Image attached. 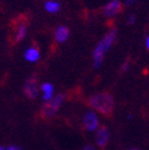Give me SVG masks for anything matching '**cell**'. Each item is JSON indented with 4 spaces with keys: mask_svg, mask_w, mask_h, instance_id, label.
I'll return each instance as SVG.
<instances>
[{
    "mask_svg": "<svg viewBox=\"0 0 149 150\" xmlns=\"http://www.w3.org/2000/svg\"><path fill=\"white\" fill-rule=\"evenodd\" d=\"M83 126L86 130L92 132L99 128V120L94 112H87L83 117Z\"/></svg>",
    "mask_w": 149,
    "mask_h": 150,
    "instance_id": "5b68a950",
    "label": "cell"
},
{
    "mask_svg": "<svg viewBox=\"0 0 149 150\" xmlns=\"http://www.w3.org/2000/svg\"><path fill=\"white\" fill-rule=\"evenodd\" d=\"M26 33H27L26 23H18L17 27H16V30H15V40H16V42L21 40L26 36Z\"/></svg>",
    "mask_w": 149,
    "mask_h": 150,
    "instance_id": "8fae6325",
    "label": "cell"
},
{
    "mask_svg": "<svg viewBox=\"0 0 149 150\" xmlns=\"http://www.w3.org/2000/svg\"><path fill=\"white\" fill-rule=\"evenodd\" d=\"M6 150H20V148L17 147V146H14V145H12V146L6 147Z\"/></svg>",
    "mask_w": 149,
    "mask_h": 150,
    "instance_id": "5bb4252c",
    "label": "cell"
},
{
    "mask_svg": "<svg viewBox=\"0 0 149 150\" xmlns=\"http://www.w3.org/2000/svg\"><path fill=\"white\" fill-rule=\"evenodd\" d=\"M115 38H116V30L115 29L110 30V31L103 36L102 40L97 44V46L95 47L94 52H93V60H94L95 68L100 67L106 51L111 48L113 43H114Z\"/></svg>",
    "mask_w": 149,
    "mask_h": 150,
    "instance_id": "6da1fadb",
    "label": "cell"
},
{
    "mask_svg": "<svg viewBox=\"0 0 149 150\" xmlns=\"http://www.w3.org/2000/svg\"><path fill=\"white\" fill-rule=\"evenodd\" d=\"M63 100H64V95L60 94V95L53 97L51 100L47 101L46 104L44 105L43 110H42V115L47 119L52 118L55 115V113L59 111Z\"/></svg>",
    "mask_w": 149,
    "mask_h": 150,
    "instance_id": "3957f363",
    "label": "cell"
},
{
    "mask_svg": "<svg viewBox=\"0 0 149 150\" xmlns=\"http://www.w3.org/2000/svg\"><path fill=\"white\" fill-rule=\"evenodd\" d=\"M0 150H6V147L2 146V145H0Z\"/></svg>",
    "mask_w": 149,
    "mask_h": 150,
    "instance_id": "ac0fdd59",
    "label": "cell"
},
{
    "mask_svg": "<svg viewBox=\"0 0 149 150\" xmlns=\"http://www.w3.org/2000/svg\"><path fill=\"white\" fill-rule=\"evenodd\" d=\"M25 59H26L28 62H31V63H34L40 60V50L37 49L36 47H29L28 49L25 51Z\"/></svg>",
    "mask_w": 149,
    "mask_h": 150,
    "instance_id": "30bf717a",
    "label": "cell"
},
{
    "mask_svg": "<svg viewBox=\"0 0 149 150\" xmlns=\"http://www.w3.org/2000/svg\"><path fill=\"white\" fill-rule=\"evenodd\" d=\"M40 91L43 93V100L45 102L51 100L53 98V93H55V87L51 83L45 82L40 85Z\"/></svg>",
    "mask_w": 149,
    "mask_h": 150,
    "instance_id": "9c48e42d",
    "label": "cell"
},
{
    "mask_svg": "<svg viewBox=\"0 0 149 150\" xmlns=\"http://www.w3.org/2000/svg\"><path fill=\"white\" fill-rule=\"evenodd\" d=\"M89 103L93 109L104 115L111 114L114 109V99L109 93H99L91 96Z\"/></svg>",
    "mask_w": 149,
    "mask_h": 150,
    "instance_id": "7a4b0ae2",
    "label": "cell"
},
{
    "mask_svg": "<svg viewBox=\"0 0 149 150\" xmlns=\"http://www.w3.org/2000/svg\"><path fill=\"white\" fill-rule=\"evenodd\" d=\"M110 139V132L106 127H102L98 129L97 135H96V143L99 147H104L109 143Z\"/></svg>",
    "mask_w": 149,
    "mask_h": 150,
    "instance_id": "52a82bcc",
    "label": "cell"
},
{
    "mask_svg": "<svg viewBox=\"0 0 149 150\" xmlns=\"http://www.w3.org/2000/svg\"><path fill=\"white\" fill-rule=\"evenodd\" d=\"M135 1H138V0H127V3H128V4H131V3L135 2Z\"/></svg>",
    "mask_w": 149,
    "mask_h": 150,
    "instance_id": "e0dca14e",
    "label": "cell"
},
{
    "mask_svg": "<svg viewBox=\"0 0 149 150\" xmlns=\"http://www.w3.org/2000/svg\"><path fill=\"white\" fill-rule=\"evenodd\" d=\"M83 150H95V148L93 147V146H86Z\"/></svg>",
    "mask_w": 149,
    "mask_h": 150,
    "instance_id": "9a60e30c",
    "label": "cell"
},
{
    "mask_svg": "<svg viewBox=\"0 0 149 150\" xmlns=\"http://www.w3.org/2000/svg\"><path fill=\"white\" fill-rule=\"evenodd\" d=\"M38 91H40V87H38L37 81L33 78L29 79L23 86V92H25L27 97L30 99L36 98L38 95Z\"/></svg>",
    "mask_w": 149,
    "mask_h": 150,
    "instance_id": "8992f818",
    "label": "cell"
},
{
    "mask_svg": "<svg viewBox=\"0 0 149 150\" xmlns=\"http://www.w3.org/2000/svg\"><path fill=\"white\" fill-rule=\"evenodd\" d=\"M135 21H136V16H135L134 14H131L129 17H128V19H127V23H129V25H133Z\"/></svg>",
    "mask_w": 149,
    "mask_h": 150,
    "instance_id": "4fadbf2b",
    "label": "cell"
},
{
    "mask_svg": "<svg viewBox=\"0 0 149 150\" xmlns=\"http://www.w3.org/2000/svg\"><path fill=\"white\" fill-rule=\"evenodd\" d=\"M121 8H123V6H121V2L119 0H111L110 2H108L103 6L102 13L106 18L115 17L121 11Z\"/></svg>",
    "mask_w": 149,
    "mask_h": 150,
    "instance_id": "277c9868",
    "label": "cell"
},
{
    "mask_svg": "<svg viewBox=\"0 0 149 150\" xmlns=\"http://www.w3.org/2000/svg\"><path fill=\"white\" fill-rule=\"evenodd\" d=\"M129 150H138V149H135V148H131V149H129Z\"/></svg>",
    "mask_w": 149,
    "mask_h": 150,
    "instance_id": "d6986e66",
    "label": "cell"
},
{
    "mask_svg": "<svg viewBox=\"0 0 149 150\" xmlns=\"http://www.w3.org/2000/svg\"><path fill=\"white\" fill-rule=\"evenodd\" d=\"M69 38V30L67 27L65 26H60L57 27V30L55 32V40L57 43L63 44Z\"/></svg>",
    "mask_w": 149,
    "mask_h": 150,
    "instance_id": "ba28073f",
    "label": "cell"
},
{
    "mask_svg": "<svg viewBox=\"0 0 149 150\" xmlns=\"http://www.w3.org/2000/svg\"><path fill=\"white\" fill-rule=\"evenodd\" d=\"M60 3L57 1H55V0H48L45 2V10L51 14H55V13H57L60 11Z\"/></svg>",
    "mask_w": 149,
    "mask_h": 150,
    "instance_id": "7c38bea8",
    "label": "cell"
},
{
    "mask_svg": "<svg viewBox=\"0 0 149 150\" xmlns=\"http://www.w3.org/2000/svg\"><path fill=\"white\" fill-rule=\"evenodd\" d=\"M145 44H146V47H147V49L149 50V36L146 38V42H145Z\"/></svg>",
    "mask_w": 149,
    "mask_h": 150,
    "instance_id": "2e32d148",
    "label": "cell"
}]
</instances>
